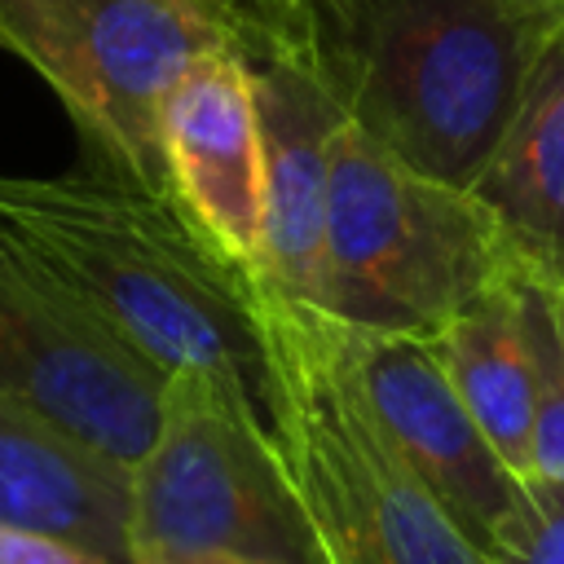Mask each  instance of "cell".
Instances as JSON below:
<instances>
[{
    "mask_svg": "<svg viewBox=\"0 0 564 564\" xmlns=\"http://www.w3.org/2000/svg\"><path fill=\"white\" fill-rule=\"evenodd\" d=\"M335 101L414 172L471 189L564 22L555 0H278Z\"/></svg>",
    "mask_w": 564,
    "mask_h": 564,
    "instance_id": "6da1fadb",
    "label": "cell"
},
{
    "mask_svg": "<svg viewBox=\"0 0 564 564\" xmlns=\"http://www.w3.org/2000/svg\"><path fill=\"white\" fill-rule=\"evenodd\" d=\"M0 225L163 375L203 370L264 405L256 282L167 194L97 167L0 172Z\"/></svg>",
    "mask_w": 564,
    "mask_h": 564,
    "instance_id": "7a4b0ae2",
    "label": "cell"
},
{
    "mask_svg": "<svg viewBox=\"0 0 564 564\" xmlns=\"http://www.w3.org/2000/svg\"><path fill=\"white\" fill-rule=\"evenodd\" d=\"M264 414L322 564H485L370 414L339 322L256 282Z\"/></svg>",
    "mask_w": 564,
    "mask_h": 564,
    "instance_id": "3957f363",
    "label": "cell"
},
{
    "mask_svg": "<svg viewBox=\"0 0 564 564\" xmlns=\"http://www.w3.org/2000/svg\"><path fill=\"white\" fill-rule=\"evenodd\" d=\"M516 278L524 273L471 189L414 172L348 119L335 128L322 313L352 330L432 335Z\"/></svg>",
    "mask_w": 564,
    "mask_h": 564,
    "instance_id": "277c9868",
    "label": "cell"
},
{
    "mask_svg": "<svg viewBox=\"0 0 564 564\" xmlns=\"http://www.w3.org/2000/svg\"><path fill=\"white\" fill-rule=\"evenodd\" d=\"M0 48L70 115L84 167L167 194L159 119L176 79L238 48L234 0H0Z\"/></svg>",
    "mask_w": 564,
    "mask_h": 564,
    "instance_id": "5b68a950",
    "label": "cell"
},
{
    "mask_svg": "<svg viewBox=\"0 0 564 564\" xmlns=\"http://www.w3.org/2000/svg\"><path fill=\"white\" fill-rule=\"evenodd\" d=\"M132 546L137 564L154 555L322 564L260 401L203 370L167 375L159 427L132 463Z\"/></svg>",
    "mask_w": 564,
    "mask_h": 564,
    "instance_id": "8992f818",
    "label": "cell"
},
{
    "mask_svg": "<svg viewBox=\"0 0 564 564\" xmlns=\"http://www.w3.org/2000/svg\"><path fill=\"white\" fill-rule=\"evenodd\" d=\"M167 375L0 225V397L132 467Z\"/></svg>",
    "mask_w": 564,
    "mask_h": 564,
    "instance_id": "52a82bcc",
    "label": "cell"
},
{
    "mask_svg": "<svg viewBox=\"0 0 564 564\" xmlns=\"http://www.w3.org/2000/svg\"><path fill=\"white\" fill-rule=\"evenodd\" d=\"M339 335L370 414L414 476L441 498L463 538L485 555L520 511L529 480L498 458L427 335L352 330L344 322Z\"/></svg>",
    "mask_w": 564,
    "mask_h": 564,
    "instance_id": "ba28073f",
    "label": "cell"
},
{
    "mask_svg": "<svg viewBox=\"0 0 564 564\" xmlns=\"http://www.w3.org/2000/svg\"><path fill=\"white\" fill-rule=\"evenodd\" d=\"M167 198L251 282L264 264V145L238 48L194 62L159 119Z\"/></svg>",
    "mask_w": 564,
    "mask_h": 564,
    "instance_id": "9c48e42d",
    "label": "cell"
},
{
    "mask_svg": "<svg viewBox=\"0 0 564 564\" xmlns=\"http://www.w3.org/2000/svg\"><path fill=\"white\" fill-rule=\"evenodd\" d=\"M0 524L137 564L132 467L0 397Z\"/></svg>",
    "mask_w": 564,
    "mask_h": 564,
    "instance_id": "30bf717a",
    "label": "cell"
},
{
    "mask_svg": "<svg viewBox=\"0 0 564 564\" xmlns=\"http://www.w3.org/2000/svg\"><path fill=\"white\" fill-rule=\"evenodd\" d=\"M471 194L498 220L520 273L564 282V22L546 40L520 106Z\"/></svg>",
    "mask_w": 564,
    "mask_h": 564,
    "instance_id": "8fae6325",
    "label": "cell"
},
{
    "mask_svg": "<svg viewBox=\"0 0 564 564\" xmlns=\"http://www.w3.org/2000/svg\"><path fill=\"white\" fill-rule=\"evenodd\" d=\"M432 348L467 401L471 419L498 449V458L529 480L533 476V427H538V352L524 313V278L458 308L432 335Z\"/></svg>",
    "mask_w": 564,
    "mask_h": 564,
    "instance_id": "7c38bea8",
    "label": "cell"
},
{
    "mask_svg": "<svg viewBox=\"0 0 564 564\" xmlns=\"http://www.w3.org/2000/svg\"><path fill=\"white\" fill-rule=\"evenodd\" d=\"M524 313L533 330V352H538V375H542V397H538V427H533V476L564 485V352L551 335L542 291L524 278Z\"/></svg>",
    "mask_w": 564,
    "mask_h": 564,
    "instance_id": "4fadbf2b",
    "label": "cell"
},
{
    "mask_svg": "<svg viewBox=\"0 0 564 564\" xmlns=\"http://www.w3.org/2000/svg\"><path fill=\"white\" fill-rule=\"evenodd\" d=\"M485 564H564V485L529 476L524 502L485 551Z\"/></svg>",
    "mask_w": 564,
    "mask_h": 564,
    "instance_id": "5bb4252c",
    "label": "cell"
},
{
    "mask_svg": "<svg viewBox=\"0 0 564 564\" xmlns=\"http://www.w3.org/2000/svg\"><path fill=\"white\" fill-rule=\"evenodd\" d=\"M0 564H110V560L75 551V546L53 542V538H35V533L0 524Z\"/></svg>",
    "mask_w": 564,
    "mask_h": 564,
    "instance_id": "9a60e30c",
    "label": "cell"
},
{
    "mask_svg": "<svg viewBox=\"0 0 564 564\" xmlns=\"http://www.w3.org/2000/svg\"><path fill=\"white\" fill-rule=\"evenodd\" d=\"M538 286V282H533ZM542 291V308H546V322H551V335H555V344H560V352H564V282L560 286H538Z\"/></svg>",
    "mask_w": 564,
    "mask_h": 564,
    "instance_id": "2e32d148",
    "label": "cell"
},
{
    "mask_svg": "<svg viewBox=\"0 0 564 564\" xmlns=\"http://www.w3.org/2000/svg\"><path fill=\"white\" fill-rule=\"evenodd\" d=\"M141 564H251V560H234V555H154Z\"/></svg>",
    "mask_w": 564,
    "mask_h": 564,
    "instance_id": "e0dca14e",
    "label": "cell"
},
{
    "mask_svg": "<svg viewBox=\"0 0 564 564\" xmlns=\"http://www.w3.org/2000/svg\"><path fill=\"white\" fill-rule=\"evenodd\" d=\"M555 4H564V0H555Z\"/></svg>",
    "mask_w": 564,
    "mask_h": 564,
    "instance_id": "ac0fdd59",
    "label": "cell"
}]
</instances>
